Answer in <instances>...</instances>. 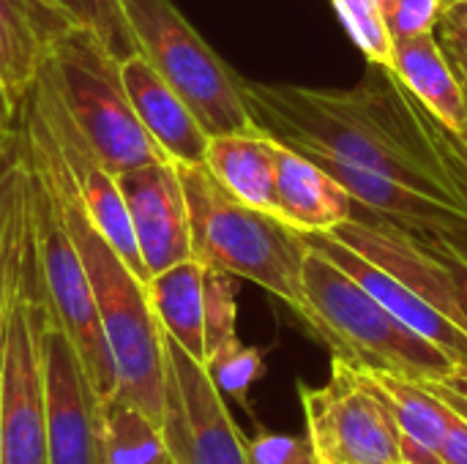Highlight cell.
<instances>
[{
    "label": "cell",
    "instance_id": "1",
    "mask_svg": "<svg viewBox=\"0 0 467 464\" xmlns=\"http://www.w3.org/2000/svg\"><path fill=\"white\" fill-rule=\"evenodd\" d=\"M252 123L268 137L306 153L391 175L467 211L465 191L446 170L416 98L400 79L378 68L353 90H312L244 82Z\"/></svg>",
    "mask_w": 467,
    "mask_h": 464
},
{
    "label": "cell",
    "instance_id": "2",
    "mask_svg": "<svg viewBox=\"0 0 467 464\" xmlns=\"http://www.w3.org/2000/svg\"><path fill=\"white\" fill-rule=\"evenodd\" d=\"M19 112L25 120L22 139L47 167V175L60 200V211L68 222V230L77 241V249L90 276L101 331L118 375L115 399L140 407L159 424L164 413L167 353L164 328L150 306L148 284L126 265V260L90 222L85 205L74 194L57 161V153L49 142V134L38 112L30 107L27 98L19 104Z\"/></svg>",
    "mask_w": 467,
    "mask_h": 464
},
{
    "label": "cell",
    "instance_id": "3",
    "mask_svg": "<svg viewBox=\"0 0 467 464\" xmlns=\"http://www.w3.org/2000/svg\"><path fill=\"white\" fill-rule=\"evenodd\" d=\"M189 202L192 254L205 268L249 279L285 301L323 342V328L304 293L306 238L287 222L233 197L205 164H175Z\"/></svg>",
    "mask_w": 467,
    "mask_h": 464
},
{
    "label": "cell",
    "instance_id": "4",
    "mask_svg": "<svg viewBox=\"0 0 467 464\" xmlns=\"http://www.w3.org/2000/svg\"><path fill=\"white\" fill-rule=\"evenodd\" d=\"M304 293L320 320L323 345L334 356L419 383L446 380L457 372V364L438 345L397 320L312 243L304 257Z\"/></svg>",
    "mask_w": 467,
    "mask_h": 464
},
{
    "label": "cell",
    "instance_id": "5",
    "mask_svg": "<svg viewBox=\"0 0 467 464\" xmlns=\"http://www.w3.org/2000/svg\"><path fill=\"white\" fill-rule=\"evenodd\" d=\"M19 170H22V202L25 219L36 252L41 298L49 320L77 347L93 386L109 399L118 388L115 364L101 331L99 309L88 268L60 211L57 191L47 175L41 159L19 139Z\"/></svg>",
    "mask_w": 467,
    "mask_h": 464
},
{
    "label": "cell",
    "instance_id": "6",
    "mask_svg": "<svg viewBox=\"0 0 467 464\" xmlns=\"http://www.w3.org/2000/svg\"><path fill=\"white\" fill-rule=\"evenodd\" d=\"M47 71L68 115L115 175L170 161L134 112L120 60L88 27L74 25L55 44Z\"/></svg>",
    "mask_w": 467,
    "mask_h": 464
},
{
    "label": "cell",
    "instance_id": "7",
    "mask_svg": "<svg viewBox=\"0 0 467 464\" xmlns=\"http://www.w3.org/2000/svg\"><path fill=\"white\" fill-rule=\"evenodd\" d=\"M137 52L189 104L208 137L257 129L241 79L202 41L172 0H120Z\"/></svg>",
    "mask_w": 467,
    "mask_h": 464
},
{
    "label": "cell",
    "instance_id": "8",
    "mask_svg": "<svg viewBox=\"0 0 467 464\" xmlns=\"http://www.w3.org/2000/svg\"><path fill=\"white\" fill-rule=\"evenodd\" d=\"M22 172V170H19ZM25 213V202H22ZM47 306L41 298L36 252L22 222V249L16 284L0 356V402H3V464H49L47 391L41 361V328Z\"/></svg>",
    "mask_w": 467,
    "mask_h": 464
},
{
    "label": "cell",
    "instance_id": "9",
    "mask_svg": "<svg viewBox=\"0 0 467 464\" xmlns=\"http://www.w3.org/2000/svg\"><path fill=\"white\" fill-rule=\"evenodd\" d=\"M298 399L317 464H402L397 424L348 358L334 356L328 383H301Z\"/></svg>",
    "mask_w": 467,
    "mask_h": 464
},
{
    "label": "cell",
    "instance_id": "10",
    "mask_svg": "<svg viewBox=\"0 0 467 464\" xmlns=\"http://www.w3.org/2000/svg\"><path fill=\"white\" fill-rule=\"evenodd\" d=\"M164 353L167 380L159 427L170 464H249L246 440L205 364L192 358L167 334Z\"/></svg>",
    "mask_w": 467,
    "mask_h": 464
},
{
    "label": "cell",
    "instance_id": "11",
    "mask_svg": "<svg viewBox=\"0 0 467 464\" xmlns=\"http://www.w3.org/2000/svg\"><path fill=\"white\" fill-rule=\"evenodd\" d=\"M25 98L38 112V118L49 134V142L57 153V161L63 167L74 194L85 205L90 222L101 230V235L112 243V249L126 260V265L148 284L150 276L142 265V257H140V249L134 241V230H131V219H129V211L123 202L118 175L99 159V153L93 150L88 137L79 131V126L68 115V109L47 71V63H44L33 90Z\"/></svg>",
    "mask_w": 467,
    "mask_h": 464
},
{
    "label": "cell",
    "instance_id": "12",
    "mask_svg": "<svg viewBox=\"0 0 467 464\" xmlns=\"http://www.w3.org/2000/svg\"><path fill=\"white\" fill-rule=\"evenodd\" d=\"M49 464H107V397L93 386L77 347L49 314L41 328Z\"/></svg>",
    "mask_w": 467,
    "mask_h": 464
},
{
    "label": "cell",
    "instance_id": "13",
    "mask_svg": "<svg viewBox=\"0 0 467 464\" xmlns=\"http://www.w3.org/2000/svg\"><path fill=\"white\" fill-rule=\"evenodd\" d=\"M118 183L148 276L194 257L189 202L172 161L129 170L118 175Z\"/></svg>",
    "mask_w": 467,
    "mask_h": 464
},
{
    "label": "cell",
    "instance_id": "14",
    "mask_svg": "<svg viewBox=\"0 0 467 464\" xmlns=\"http://www.w3.org/2000/svg\"><path fill=\"white\" fill-rule=\"evenodd\" d=\"M331 235L361 257H367L369 263L397 276L400 282H405L408 287H413L435 309H441L467 331V314L457 298L449 268L416 230L380 216L375 222L350 216L345 224L331 230Z\"/></svg>",
    "mask_w": 467,
    "mask_h": 464
},
{
    "label": "cell",
    "instance_id": "15",
    "mask_svg": "<svg viewBox=\"0 0 467 464\" xmlns=\"http://www.w3.org/2000/svg\"><path fill=\"white\" fill-rule=\"evenodd\" d=\"M306 241L320 249L328 260H334L345 273H350L372 298H378L397 320H402L408 328L438 345L454 364L457 369L467 366V331L460 328L451 317H446L441 309H435L424 295H419L413 287L383 271L380 265L369 263L342 241H337L331 232H304Z\"/></svg>",
    "mask_w": 467,
    "mask_h": 464
},
{
    "label": "cell",
    "instance_id": "16",
    "mask_svg": "<svg viewBox=\"0 0 467 464\" xmlns=\"http://www.w3.org/2000/svg\"><path fill=\"white\" fill-rule=\"evenodd\" d=\"M120 77L140 123L161 153L172 164H202L211 137L164 77L140 52L120 60Z\"/></svg>",
    "mask_w": 467,
    "mask_h": 464
},
{
    "label": "cell",
    "instance_id": "17",
    "mask_svg": "<svg viewBox=\"0 0 467 464\" xmlns=\"http://www.w3.org/2000/svg\"><path fill=\"white\" fill-rule=\"evenodd\" d=\"M71 27L52 0H0V85L16 107Z\"/></svg>",
    "mask_w": 467,
    "mask_h": 464
},
{
    "label": "cell",
    "instance_id": "18",
    "mask_svg": "<svg viewBox=\"0 0 467 464\" xmlns=\"http://www.w3.org/2000/svg\"><path fill=\"white\" fill-rule=\"evenodd\" d=\"M276 197L282 222L298 232H331L353 216L348 189L285 142L276 148Z\"/></svg>",
    "mask_w": 467,
    "mask_h": 464
},
{
    "label": "cell",
    "instance_id": "19",
    "mask_svg": "<svg viewBox=\"0 0 467 464\" xmlns=\"http://www.w3.org/2000/svg\"><path fill=\"white\" fill-rule=\"evenodd\" d=\"M391 74L441 126L465 131L467 88L435 33L394 41Z\"/></svg>",
    "mask_w": 467,
    "mask_h": 464
},
{
    "label": "cell",
    "instance_id": "20",
    "mask_svg": "<svg viewBox=\"0 0 467 464\" xmlns=\"http://www.w3.org/2000/svg\"><path fill=\"white\" fill-rule=\"evenodd\" d=\"M276 148L279 142L260 129L219 134L211 137L202 164L233 197L279 216Z\"/></svg>",
    "mask_w": 467,
    "mask_h": 464
},
{
    "label": "cell",
    "instance_id": "21",
    "mask_svg": "<svg viewBox=\"0 0 467 464\" xmlns=\"http://www.w3.org/2000/svg\"><path fill=\"white\" fill-rule=\"evenodd\" d=\"M148 295L164 334L205 364V265L189 257L153 273Z\"/></svg>",
    "mask_w": 467,
    "mask_h": 464
},
{
    "label": "cell",
    "instance_id": "22",
    "mask_svg": "<svg viewBox=\"0 0 467 464\" xmlns=\"http://www.w3.org/2000/svg\"><path fill=\"white\" fill-rule=\"evenodd\" d=\"M353 372L361 380V386L386 407V413L402 435H410L441 451L446 429L454 418V407L449 402H443L419 380H408L380 369H364L356 364Z\"/></svg>",
    "mask_w": 467,
    "mask_h": 464
},
{
    "label": "cell",
    "instance_id": "23",
    "mask_svg": "<svg viewBox=\"0 0 467 464\" xmlns=\"http://www.w3.org/2000/svg\"><path fill=\"white\" fill-rule=\"evenodd\" d=\"M107 464H170L161 427L140 407L107 399Z\"/></svg>",
    "mask_w": 467,
    "mask_h": 464
},
{
    "label": "cell",
    "instance_id": "24",
    "mask_svg": "<svg viewBox=\"0 0 467 464\" xmlns=\"http://www.w3.org/2000/svg\"><path fill=\"white\" fill-rule=\"evenodd\" d=\"M22 172H19V153L0 172V356L5 345V328L11 314V298L16 284V265L22 249Z\"/></svg>",
    "mask_w": 467,
    "mask_h": 464
},
{
    "label": "cell",
    "instance_id": "25",
    "mask_svg": "<svg viewBox=\"0 0 467 464\" xmlns=\"http://www.w3.org/2000/svg\"><path fill=\"white\" fill-rule=\"evenodd\" d=\"M52 3L60 11H66V16L74 25L88 27L118 60L137 55V41L120 0H52Z\"/></svg>",
    "mask_w": 467,
    "mask_h": 464
},
{
    "label": "cell",
    "instance_id": "26",
    "mask_svg": "<svg viewBox=\"0 0 467 464\" xmlns=\"http://www.w3.org/2000/svg\"><path fill=\"white\" fill-rule=\"evenodd\" d=\"M345 30L367 60L383 71H394V38L386 25V14L378 0H331Z\"/></svg>",
    "mask_w": 467,
    "mask_h": 464
},
{
    "label": "cell",
    "instance_id": "27",
    "mask_svg": "<svg viewBox=\"0 0 467 464\" xmlns=\"http://www.w3.org/2000/svg\"><path fill=\"white\" fill-rule=\"evenodd\" d=\"M205 369L224 399H235L244 410H249V391L265 375V356L263 350L235 339L208 356Z\"/></svg>",
    "mask_w": 467,
    "mask_h": 464
},
{
    "label": "cell",
    "instance_id": "28",
    "mask_svg": "<svg viewBox=\"0 0 467 464\" xmlns=\"http://www.w3.org/2000/svg\"><path fill=\"white\" fill-rule=\"evenodd\" d=\"M233 279V273L219 268H205V361L238 339V301Z\"/></svg>",
    "mask_w": 467,
    "mask_h": 464
},
{
    "label": "cell",
    "instance_id": "29",
    "mask_svg": "<svg viewBox=\"0 0 467 464\" xmlns=\"http://www.w3.org/2000/svg\"><path fill=\"white\" fill-rule=\"evenodd\" d=\"M249 464H317L309 438L282 435V432H257L246 440Z\"/></svg>",
    "mask_w": 467,
    "mask_h": 464
},
{
    "label": "cell",
    "instance_id": "30",
    "mask_svg": "<svg viewBox=\"0 0 467 464\" xmlns=\"http://www.w3.org/2000/svg\"><path fill=\"white\" fill-rule=\"evenodd\" d=\"M443 14V0H394V5L386 11V25L391 38L400 41L435 33V25H441Z\"/></svg>",
    "mask_w": 467,
    "mask_h": 464
},
{
    "label": "cell",
    "instance_id": "31",
    "mask_svg": "<svg viewBox=\"0 0 467 464\" xmlns=\"http://www.w3.org/2000/svg\"><path fill=\"white\" fill-rule=\"evenodd\" d=\"M416 232L449 268L457 298L467 314V232H454V230H416Z\"/></svg>",
    "mask_w": 467,
    "mask_h": 464
},
{
    "label": "cell",
    "instance_id": "32",
    "mask_svg": "<svg viewBox=\"0 0 467 464\" xmlns=\"http://www.w3.org/2000/svg\"><path fill=\"white\" fill-rule=\"evenodd\" d=\"M419 112H421V120H424L427 131L432 134V142H435L446 170L451 172V178L460 183V189L465 191L467 197V129L465 131H451V129L441 126L421 104H419Z\"/></svg>",
    "mask_w": 467,
    "mask_h": 464
},
{
    "label": "cell",
    "instance_id": "33",
    "mask_svg": "<svg viewBox=\"0 0 467 464\" xmlns=\"http://www.w3.org/2000/svg\"><path fill=\"white\" fill-rule=\"evenodd\" d=\"M441 25H443V41L449 49V60L454 63L457 74L467 85V22L454 19L451 14H443Z\"/></svg>",
    "mask_w": 467,
    "mask_h": 464
},
{
    "label": "cell",
    "instance_id": "34",
    "mask_svg": "<svg viewBox=\"0 0 467 464\" xmlns=\"http://www.w3.org/2000/svg\"><path fill=\"white\" fill-rule=\"evenodd\" d=\"M441 457L446 459V464H467V418L457 410L441 443Z\"/></svg>",
    "mask_w": 467,
    "mask_h": 464
},
{
    "label": "cell",
    "instance_id": "35",
    "mask_svg": "<svg viewBox=\"0 0 467 464\" xmlns=\"http://www.w3.org/2000/svg\"><path fill=\"white\" fill-rule=\"evenodd\" d=\"M400 451H402V464H446L441 451L402 432H400Z\"/></svg>",
    "mask_w": 467,
    "mask_h": 464
},
{
    "label": "cell",
    "instance_id": "36",
    "mask_svg": "<svg viewBox=\"0 0 467 464\" xmlns=\"http://www.w3.org/2000/svg\"><path fill=\"white\" fill-rule=\"evenodd\" d=\"M424 386H427L430 391H435L443 402H449L460 416H465L467 418V397H462L460 391H454V388H451L449 383H443V380H430V383H424Z\"/></svg>",
    "mask_w": 467,
    "mask_h": 464
},
{
    "label": "cell",
    "instance_id": "37",
    "mask_svg": "<svg viewBox=\"0 0 467 464\" xmlns=\"http://www.w3.org/2000/svg\"><path fill=\"white\" fill-rule=\"evenodd\" d=\"M19 112V107L8 98V93L3 90V85H0V131H5L8 129V123L14 120V115Z\"/></svg>",
    "mask_w": 467,
    "mask_h": 464
},
{
    "label": "cell",
    "instance_id": "38",
    "mask_svg": "<svg viewBox=\"0 0 467 464\" xmlns=\"http://www.w3.org/2000/svg\"><path fill=\"white\" fill-rule=\"evenodd\" d=\"M443 383H449L454 391H460L462 397H467V366L465 369H457V372H451Z\"/></svg>",
    "mask_w": 467,
    "mask_h": 464
},
{
    "label": "cell",
    "instance_id": "39",
    "mask_svg": "<svg viewBox=\"0 0 467 464\" xmlns=\"http://www.w3.org/2000/svg\"><path fill=\"white\" fill-rule=\"evenodd\" d=\"M446 14H451V16H457V19H462V22H467V0H460L457 5L446 8Z\"/></svg>",
    "mask_w": 467,
    "mask_h": 464
},
{
    "label": "cell",
    "instance_id": "40",
    "mask_svg": "<svg viewBox=\"0 0 467 464\" xmlns=\"http://www.w3.org/2000/svg\"><path fill=\"white\" fill-rule=\"evenodd\" d=\"M0 464H3V402H0Z\"/></svg>",
    "mask_w": 467,
    "mask_h": 464
},
{
    "label": "cell",
    "instance_id": "41",
    "mask_svg": "<svg viewBox=\"0 0 467 464\" xmlns=\"http://www.w3.org/2000/svg\"><path fill=\"white\" fill-rule=\"evenodd\" d=\"M378 5H380V8H383V14H386V11L394 5V0H378Z\"/></svg>",
    "mask_w": 467,
    "mask_h": 464
},
{
    "label": "cell",
    "instance_id": "42",
    "mask_svg": "<svg viewBox=\"0 0 467 464\" xmlns=\"http://www.w3.org/2000/svg\"><path fill=\"white\" fill-rule=\"evenodd\" d=\"M457 3H460V0H443V5H446V8H451V5H457Z\"/></svg>",
    "mask_w": 467,
    "mask_h": 464
},
{
    "label": "cell",
    "instance_id": "43",
    "mask_svg": "<svg viewBox=\"0 0 467 464\" xmlns=\"http://www.w3.org/2000/svg\"><path fill=\"white\" fill-rule=\"evenodd\" d=\"M454 19H457V16H454ZM460 22H462V19H460Z\"/></svg>",
    "mask_w": 467,
    "mask_h": 464
},
{
    "label": "cell",
    "instance_id": "44",
    "mask_svg": "<svg viewBox=\"0 0 467 464\" xmlns=\"http://www.w3.org/2000/svg\"><path fill=\"white\" fill-rule=\"evenodd\" d=\"M465 88H467V85H465Z\"/></svg>",
    "mask_w": 467,
    "mask_h": 464
}]
</instances>
